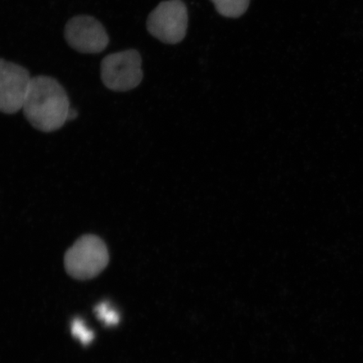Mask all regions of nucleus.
Segmentation results:
<instances>
[{
    "label": "nucleus",
    "mask_w": 363,
    "mask_h": 363,
    "mask_svg": "<svg viewBox=\"0 0 363 363\" xmlns=\"http://www.w3.org/2000/svg\"><path fill=\"white\" fill-rule=\"evenodd\" d=\"M31 79L24 67L0 58V112L12 115L22 110Z\"/></svg>",
    "instance_id": "obj_6"
},
{
    "label": "nucleus",
    "mask_w": 363,
    "mask_h": 363,
    "mask_svg": "<svg viewBox=\"0 0 363 363\" xmlns=\"http://www.w3.org/2000/svg\"><path fill=\"white\" fill-rule=\"evenodd\" d=\"M65 38L70 48L83 54L101 53L110 43L101 22L90 16H77L68 21Z\"/></svg>",
    "instance_id": "obj_5"
},
{
    "label": "nucleus",
    "mask_w": 363,
    "mask_h": 363,
    "mask_svg": "<svg viewBox=\"0 0 363 363\" xmlns=\"http://www.w3.org/2000/svg\"><path fill=\"white\" fill-rule=\"evenodd\" d=\"M110 254L106 242L98 235H84L67 249L65 266L68 274L78 280L95 278L106 269Z\"/></svg>",
    "instance_id": "obj_2"
},
{
    "label": "nucleus",
    "mask_w": 363,
    "mask_h": 363,
    "mask_svg": "<svg viewBox=\"0 0 363 363\" xmlns=\"http://www.w3.org/2000/svg\"><path fill=\"white\" fill-rule=\"evenodd\" d=\"M70 108L66 90L57 79L45 75L31 79L22 110L34 128L43 133L62 128Z\"/></svg>",
    "instance_id": "obj_1"
},
{
    "label": "nucleus",
    "mask_w": 363,
    "mask_h": 363,
    "mask_svg": "<svg viewBox=\"0 0 363 363\" xmlns=\"http://www.w3.org/2000/svg\"><path fill=\"white\" fill-rule=\"evenodd\" d=\"M216 10L226 18H239L247 11L250 0H211Z\"/></svg>",
    "instance_id": "obj_7"
},
{
    "label": "nucleus",
    "mask_w": 363,
    "mask_h": 363,
    "mask_svg": "<svg viewBox=\"0 0 363 363\" xmlns=\"http://www.w3.org/2000/svg\"><path fill=\"white\" fill-rule=\"evenodd\" d=\"M95 312L104 324L108 326L116 325L120 322V315L111 307L108 303H101L95 308Z\"/></svg>",
    "instance_id": "obj_8"
},
{
    "label": "nucleus",
    "mask_w": 363,
    "mask_h": 363,
    "mask_svg": "<svg viewBox=\"0 0 363 363\" xmlns=\"http://www.w3.org/2000/svg\"><path fill=\"white\" fill-rule=\"evenodd\" d=\"M79 116V112L76 108H70L69 112L67 115V121H74Z\"/></svg>",
    "instance_id": "obj_10"
},
{
    "label": "nucleus",
    "mask_w": 363,
    "mask_h": 363,
    "mask_svg": "<svg viewBox=\"0 0 363 363\" xmlns=\"http://www.w3.org/2000/svg\"><path fill=\"white\" fill-rule=\"evenodd\" d=\"M188 9L182 0H166L150 13L148 33L162 43L175 45L187 34Z\"/></svg>",
    "instance_id": "obj_4"
},
{
    "label": "nucleus",
    "mask_w": 363,
    "mask_h": 363,
    "mask_svg": "<svg viewBox=\"0 0 363 363\" xmlns=\"http://www.w3.org/2000/svg\"><path fill=\"white\" fill-rule=\"evenodd\" d=\"M143 59L135 49L111 53L101 62V80L106 87L116 92H127L142 83Z\"/></svg>",
    "instance_id": "obj_3"
},
{
    "label": "nucleus",
    "mask_w": 363,
    "mask_h": 363,
    "mask_svg": "<svg viewBox=\"0 0 363 363\" xmlns=\"http://www.w3.org/2000/svg\"><path fill=\"white\" fill-rule=\"evenodd\" d=\"M72 334L84 345H89L94 338L93 331L86 328L83 320L80 319H76L72 322Z\"/></svg>",
    "instance_id": "obj_9"
}]
</instances>
